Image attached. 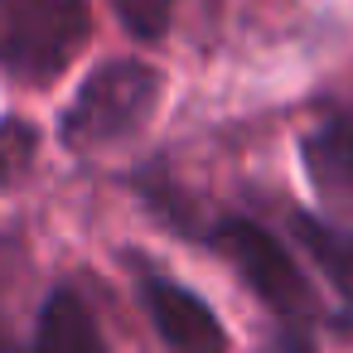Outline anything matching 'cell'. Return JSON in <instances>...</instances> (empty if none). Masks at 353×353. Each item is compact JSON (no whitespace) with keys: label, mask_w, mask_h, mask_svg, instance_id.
Returning <instances> with one entry per match:
<instances>
[{"label":"cell","mask_w":353,"mask_h":353,"mask_svg":"<svg viewBox=\"0 0 353 353\" xmlns=\"http://www.w3.org/2000/svg\"><path fill=\"white\" fill-rule=\"evenodd\" d=\"M160 92H165V78L150 63H141V59L102 63L78 88V97L68 102V112L59 121V141L68 150H78V155H97V150L126 145L155 117Z\"/></svg>","instance_id":"cell-1"},{"label":"cell","mask_w":353,"mask_h":353,"mask_svg":"<svg viewBox=\"0 0 353 353\" xmlns=\"http://www.w3.org/2000/svg\"><path fill=\"white\" fill-rule=\"evenodd\" d=\"M88 30V0H0V73L20 88H49L73 68Z\"/></svg>","instance_id":"cell-2"},{"label":"cell","mask_w":353,"mask_h":353,"mask_svg":"<svg viewBox=\"0 0 353 353\" xmlns=\"http://www.w3.org/2000/svg\"><path fill=\"white\" fill-rule=\"evenodd\" d=\"M208 247L247 281V290L285 324H314L319 319V300L305 281V271L295 266V256L281 247L276 232H266L252 218H223L208 232Z\"/></svg>","instance_id":"cell-3"},{"label":"cell","mask_w":353,"mask_h":353,"mask_svg":"<svg viewBox=\"0 0 353 353\" xmlns=\"http://www.w3.org/2000/svg\"><path fill=\"white\" fill-rule=\"evenodd\" d=\"M305 179L324 213L353 223V107L329 112L305 141H300Z\"/></svg>","instance_id":"cell-4"},{"label":"cell","mask_w":353,"mask_h":353,"mask_svg":"<svg viewBox=\"0 0 353 353\" xmlns=\"http://www.w3.org/2000/svg\"><path fill=\"white\" fill-rule=\"evenodd\" d=\"M141 300H145V314L155 324V334L170 343V348H223L228 343V329L218 324L213 305L203 295H194L189 285L160 276V271H145L141 276Z\"/></svg>","instance_id":"cell-5"},{"label":"cell","mask_w":353,"mask_h":353,"mask_svg":"<svg viewBox=\"0 0 353 353\" xmlns=\"http://www.w3.org/2000/svg\"><path fill=\"white\" fill-rule=\"evenodd\" d=\"M30 343L34 348H107V339H102V329H97V314L88 310V300L73 290V285H59V290H49V300H44V310L34 314V334H30Z\"/></svg>","instance_id":"cell-6"},{"label":"cell","mask_w":353,"mask_h":353,"mask_svg":"<svg viewBox=\"0 0 353 353\" xmlns=\"http://www.w3.org/2000/svg\"><path fill=\"white\" fill-rule=\"evenodd\" d=\"M290 228L305 242V252L319 261V271L329 276V285L353 305V232L334 228L329 218H310V213H290Z\"/></svg>","instance_id":"cell-7"},{"label":"cell","mask_w":353,"mask_h":353,"mask_svg":"<svg viewBox=\"0 0 353 353\" xmlns=\"http://www.w3.org/2000/svg\"><path fill=\"white\" fill-rule=\"evenodd\" d=\"M30 281H34L30 247L15 232H0V348L20 343V319H25Z\"/></svg>","instance_id":"cell-8"},{"label":"cell","mask_w":353,"mask_h":353,"mask_svg":"<svg viewBox=\"0 0 353 353\" xmlns=\"http://www.w3.org/2000/svg\"><path fill=\"white\" fill-rule=\"evenodd\" d=\"M34 150H39V136H34L30 121H20V117L0 121V184L25 179L30 165H34Z\"/></svg>","instance_id":"cell-9"},{"label":"cell","mask_w":353,"mask_h":353,"mask_svg":"<svg viewBox=\"0 0 353 353\" xmlns=\"http://www.w3.org/2000/svg\"><path fill=\"white\" fill-rule=\"evenodd\" d=\"M112 6H117V20L126 25V34L141 44L165 39L170 20H174V0H112Z\"/></svg>","instance_id":"cell-10"}]
</instances>
